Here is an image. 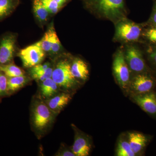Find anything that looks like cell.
<instances>
[{
	"label": "cell",
	"instance_id": "obj_1",
	"mask_svg": "<svg viewBox=\"0 0 156 156\" xmlns=\"http://www.w3.org/2000/svg\"><path fill=\"white\" fill-rule=\"evenodd\" d=\"M57 116L44 100L37 95L34 96L30 106V125L38 139L48 134Z\"/></svg>",
	"mask_w": 156,
	"mask_h": 156
},
{
	"label": "cell",
	"instance_id": "obj_2",
	"mask_svg": "<svg viewBox=\"0 0 156 156\" xmlns=\"http://www.w3.org/2000/svg\"><path fill=\"white\" fill-rule=\"evenodd\" d=\"M71 65L69 59L64 57H58L53 63L52 78L62 92L73 93L80 84L73 76Z\"/></svg>",
	"mask_w": 156,
	"mask_h": 156
},
{
	"label": "cell",
	"instance_id": "obj_3",
	"mask_svg": "<svg viewBox=\"0 0 156 156\" xmlns=\"http://www.w3.org/2000/svg\"><path fill=\"white\" fill-rule=\"evenodd\" d=\"M85 2L87 7L112 21L118 22L126 17L124 0H85Z\"/></svg>",
	"mask_w": 156,
	"mask_h": 156
},
{
	"label": "cell",
	"instance_id": "obj_4",
	"mask_svg": "<svg viewBox=\"0 0 156 156\" xmlns=\"http://www.w3.org/2000/svg\"><path fill=\"white\" fill-rule=\"evenodd\" d=\"M141 32L142 28L139 24L123 18L117 22L115 38L125 42L136 41Z\"/></svg>",
	"mask_w": 156,
	"mask_h": 156
},
{
	"label": "cell",
	"instance_id": "obj_5",
	"mask_svg": "<svg viewBox=\"0 0 156 156\" xmlns=\"http://www.w3.org/2000/svg\"><path fill=\"white\" fill-rule=\"evenodd\" d=\"M113 72L119 86L126 89L130 83V70L124 54V50L119 49L115 54L113 62Z\"/></svg>",
	"mask_w": 156,
	"mask_h": 156
},
{
	"label": "cell",
	"instance_id": "obj_6",
	"mask_svg": "<svg viewBox=\"0 0 156 156\" xmlns=\"http://www.w3.org/2000/svg\"><path fill=\"white\" fill-rule=\"evenodd\" d=\"M16 34L7 33L0 38V65L13 62L16 53Z\"/></svg>",
	"mask_w": 156,
	"mask_h": 156
},
{
	"label": "cell",
	"instance_id": "obj_7",
	"mask_svg": "<svg viewBox=\"0 0 156 156\" xmlns=\"http://www.w3.org/2000/svg\"><path fill=\"white\" fill-rule=\"evenodd\" d=\"M46 53L36 43L22 49L17 53L26 68L33 67L44 61Z\"/></svg>",
	"mask_w": 156,
	"mask_h": 156
},
{
	"label": "cell",
	"instance_id": "obj_8",
	"mask_svg": "<svg viewBox=\"0 0 156 156\" xmlns=\"http://www.w3.org/2000/svg\"><path fill=\"white\" fill-rule=\"evenodd\" d=\"M125 58L130 71L142 73L146 69L145 61L140 50L135 46L127 45L124 50Z\"/></svg>",
	"mask_w": 156,
	"mask_h": 156
},
{
	"label": "cell",
	"instance_id": "obj_9",
	"mask_svg": "<svg viewBox=\"0 0 156 156\" xmlns=\"http://www.w3.org/2000/svg\"><path fill=\"white\" fill-rule=\"evenodd\" d=\"M75 133L74 141L72 150L75 156H88L92 148L90 137L74 125H72Z\"/></svg>",
	"mask_w": 156,
	"mask_h": 156
},
{
	"label": "cell",
	"instance_id": "obj_10",
	"mask_svg": "<svg viewBox=\"0 0 156 156\" xmlns=\"http://www.w3.org/2000/svg\"><path fill=\"white\" fill-rule=\"evenodd\" d=\"M130 84L131 90L137 95L149 92L153 87L154 81L149 76L140 73L134 76Z\"/></svg>",
	"mask_w": 156,
	"mask_h": 156
},
{
	"label": "cell",
	"instance_id": "obj_11",
	"mask_svg": "<svg viewBox=\"0 0 156 156\" xmlns=\"http://www.w3.org/2000/svg\"><path fill=\"white\" fill-rule=\"evenodd\" d=\"M73 93L61 92L53 97L44 100L45 103L57 115L72 99Z\"/></svg>",
	"mask_w": 156,
	"mask_h": 156
},
{
	"label": "cell",
	"instance_id": "obj_12",
	"mask_svg": "<svg viewBox=\"0 0 156 156\" xmlns=\"http://www.w3.org/2000/svg\"><path fill=\"white\" fill-rule=\"evenodd\" d=\"M53 68V63L49 62L40 63L28 69L29 75L32 80L39 83L46 79L52 78Z\"/></svg>",
	"mask_w": 156,
	"mask_h": 156
},
{
	"label": "cell",
	"instance_id": "obj_13",
	"mask_svg": "<svg viewBox=\"0 0 156 156\" xmlns=\"http://www.w3.org/2000/svg\"><path fill=\"white\" fill-rule=\"evenodd\" d=\"M135 102L146 112L156 114V95L153 92L137 94L133 97Z\"/></svg>",
	"mask_w": 156,
	"mask_h": 156
},
{
	"label": "cell",
	"instance_id": "obj_14",
	"mask_svg": "<svg viewBox=\"0 0 156 156\" xmlns=\"http://www.w3.org/2000/svg\"><path fill=\"white\" fill-rule=\"evenodd\" d=\"M71 70L73 76L80 83L86 82L89 78V66L82 58H76L73 59L71 65Z\"/></svg>",
	"mask_w": 156,
	"mask_h": 156
},
{
	"label": "cell",
	"instance_id": "obj_15",
	"mask_svg": "<svg viewBox=\"0 0 156 156\" xmlns=\"http://www.w3.org/2000/svg\"><path fill=\"white\" fill-rule=\"evenodd\" d=\"M37 95L43 100H47L62 92L52 78H48L39 83Z\"/></svg>",
	"mask_w": 156,
	"mask_h": 156
},
{
	"label": "cell",
	"instance_id": "obj_16",
	"mask_svg": "<svg viewBox=\"0 0 156 156\" xmlns=\"http://www.w3.org/2000/svg\"><path fill=\"white\" fill-rule=\"evenodd\" d=\"M33 80L26 75L18 76L8 77V96L13 95L19 90L29 83Z\"/></svg>",
	"mask_w": 156,
	"mask_h": 156
},
{
	"label": "cell",
	"instance_id": "obj_17",
	"mask_svg": "<svg viewBox=\"0 0 156 156\" xmlns=\"http://www.w3.org/2000/svg\"><path fill=\"white\" fill-rule=\"evenodd\" d=\"M128 138L131 149L135 154L142 151L147 142L146 136L139 132H128Z\"/></svg>",
	"mask_w": 156,
	"mask_h": 156
},
{
	"label": "cell",
	"instance_id": "obj_18",
	"mask_svg": "<svg viewBox=\"0 0 156 156\" xmlns=\"http://www.w3.org/2000/svg\"><path fill=\"white\" fill-rule=\"evenodd\" d=\"M56 33L53 23H51L41 40L37 44L46 53H50L53 41V37Z\"/></svg>",
	"mask_w": 156,
	"mask_h": 156
},
{
	"label": "cell",
	"instance_id": "obj_19",
	"mask_svg": "<svg viewBox=\"0 0 156 156\" xmlns=\"http://www.w3.org/2000/svg\"><path fill=\"white\" fill-rule=\"evenodd\" d=\"M19 4V0H0V20L12 14Z\"/></svg>",
	"mask_w": 156,
	"mask_h": 156
},
{
	"label": "cell",
	"instance_id": "obj_20",
	"mask_svg": "<svg viewBox=\"0 0 156 156\" xmlns=\"http://www.w3.org/2000/svg\"><path fill=\"white\" fill-rule=\"evenodd\" d=\"M33 10L35 17L40 22H44L48 20L50 12L40 0H34Z\"/></svg>",
	"mask_w": 156,
	"mask_h": 156
},
{
	"label": "cell",
	"instance_id": "obj_21",
	"mask_svg": "<svg viewBox=\"0 0 156 156\" xmlns=\"http://www.w3.org/2000/svg\"><path fill=\"white\" fill-rule=\"evenodd\" d=\"M0 71L4 73L8 77L18 76L24 75L25 72L14 62L5 65H0Z\"/></svg>",
	"mask_w": 156,
	"mask_h": 156
},
{
	"label": "cell",
	"instance_id": "obj_22",
	"mask_svg": "<svg viewBox=\"0 0 156 156\" xmlns=\"http://www.w3.org/2000/svg\"><path fill=\"white\" fill-rule=\"evenodd\" d=\"M117 156H134L135 154L131 149L128 140L121 138L118 142L116 151Z\"/></svg>",
	"mask_w": 156,
	"mask_h": 156
},
{
	"label": "cell",
	"instance_id": "obj_23",
	"mask_svg": "<svg viewBox=\"0 0 156 156\" xmlns=\"http://www.w3.org/2000/svg\"><path fill=\"white\" fill-rule=\"evenodd\" d=\"M40 1L45 6V8L48 9L50 14H56L62 7V6L60 5L54 0H40Z\"/></svg>",
	"mask_w": 156,
	"mask_h": 156
},
{
	"label": "cell",
	"instance_id": "obj_24",
	"mask_svg": "<svg viewBox=\"0 0 156 156\" xmlns=\"http://www.w3.org/2000/svg\"><path fill=\"white\" fill-rule=\"evenodd\" d=\"M8 96V77L0 71V101Z\"/></svg>",
	"mask_w": 156,
	"mask_h": 156
},
{
	"label": "cell",
	"instance_id": "obj_25",
	"mask_svg": "<svg viewBox=\"0 0 156 156\" xmlns=\"http://www.w3.org/2000/svg\"><path fill=\"white\" fill-rule=\"evenodd\" d=\"M62 49V45L56 33L53 37V41L51 46L50 53L52 55H56L60 52Z\"/></svg>",
	"mask_w": 156,
	"mask_h": 156
},
{
	"label": "cell",
	"instance_id": "obj_26",
	"mask_svg": "<svg viewBox=\"0 0 156 156\" xmlns=\"http://www.w3.org/2000/svg\"><path fill=\"white\" fill-rule=\"evenodd\" d=\"M54 155L56 156H75L71 148H69L64 144H61L59 148Z\"/></svg>",
	"mask_w": 156,
	"mask_h": 156
},
{
	"label": "cell",
	"instance_id": "obj_27",
	"mask_svg": "<svg viewBox=\"0 0 156 156\" xmlns=\"http://www.w3.org/2000/svg\"><path fill=\"white\" fill-rule=\"evenodd\" d=\"M144 35L149 41L156 44V26L147 30Z\"/></svg>",
	"mask_w": 156,
	"mask_h": 156
},
{
	"label": "cell",
	"instance_id": "obj_28",
	"mask_svg": "<svg viewBox=\"0 0 156 156\" xmlns=\"http://www.w3.org/2000/svg\"><path fill=\"white\" fill-rule=\"evenodd\" d=\"M150 57L156 65V48H151L148 50Z\"/></svg>",
	"mask_w": 156,
	"mask_h": 156
},
{
	"label": "cell",
	"instance_id": "obj_29",
	"mask_svg": "<svg viewBox=\"0 0 156 156\" xmlns=\"http://www.w3.org/2000/svg\"><path fill=\"white\" fill-rule=\"evenodd\" d=\"M150 22L154 25H156V5L151 17Z\"/></svg>",
	"mask_w": 156,
	"mask_h": 156
},
{
	"label": "cell",
	"instance_id": "obj_30",
	"mask_svg": "<svg viewBox=\"0 0 156 156\" xmlns=\"http://www.w3.org/2000/svg\"><path fill=\"white\" fill-rule=\"evenodd\" d=\"M54 1H56V2H57L58 4H59L60 5L63 7L69 0H54Z\"/></svg>",
	"mask_w": 156,
	"mask_h": 156
}]
</instances>
